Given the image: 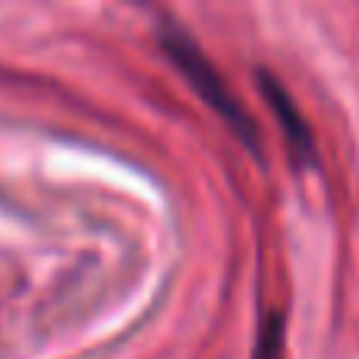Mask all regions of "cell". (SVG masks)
<instances>
[{"mask_svg":"<svg viewBox=\"0 0 359 359\" xmlns=\"http://www.w3.org/2000/svg\"><path fill=\"white\" fill-rule=\"evenodd\" d=\"M161 44H164V50H168L170 60L177 63V69L189 79V86L198 92V98H202L208 107H215V111L227 120L230 130L246 142V149L259 155L262 145H259V130H255L252 117H249L246 107L236 101V95L227 88L224 76L211 67V60L202 54V48H198V44L192 41V38L186 35L177 22H164L161 25Z\"/></svg>","mask_w":359,"mask_h":359,"instance_id":"cell-1","label":"cell"},{"mask_svg":"<svg viewBox=\"0 0 359 359\" xmlns=\"http://www.w3.org/2000/svg\"><path fill=\"white\" fill-rule=\"evenodd\" d=\"M255 76H259V88H262V95L268 98V104H271L274 117H278L280 133H284V139H287V145H290L293 158H297L303 168H316V164H318L316 139H312V130L306 126L303 114H299L297 104H293L290 92H287V88L278 82V76L268 73V69H259Z\"/></svg>","mask_w":359,"mask_h":359,"instance_id":"cell-2","label":"cell"},{"mask_svg":"<svg viewBox=\"0 0 359 359\" xmlns=\"http://www.w3.org/2000/svg\"><path fill=\"white\" fill-rule=\"evenodd\" d=\"M255 359H284V318H280V312L265 316L259 344H255Z\"/></svg>","mask_w":359,"mask_h":359,"instance_id":"cell-3","label":"cell"}]
</instances>
